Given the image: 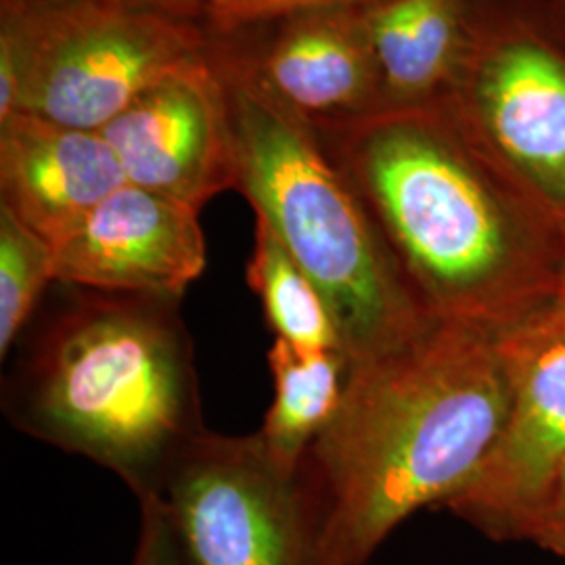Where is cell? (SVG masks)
Returning a JSON list of instances; mask_svg holds the SVG:
<instances>
[{
    "label": "cell",
    "mask_w": 565,
    "mask_h": 565,
    "mask_svg": "<svg viewBox=\"0 0 565 565\" xmlns=\"http://www.w3.org/2000/svg\"><path fill=\"white\" fill-rule=\"evenodd\" d=\"M369 2L373 0H205L202 25L205 34H228L291 11L323 7L359 9Z\"/></svg>",
    "instance_id": "e0dca14e"
},
{
    "label": "cell",
    "mask_w": 565,
    "mask_h": 565,
    "mask_svg": "<svg viewBox=\"0 0 565 565\" xmlns=\"http://www.w3.org/2000/svg\"><path fill=\"white\" fill-rule=\"evenodd\" d=\"M553 4L559 9V13L565 18V0H553Z\"/></svg>",
    "instance_id": "44dd1931"
},
{
    "label": "cell",
    "mask_w": 565,
    "mask_h": 565,
    "mask_svg": "<svg viewBox=\"0 0 565 565\" xmlns=\"http://www.w3.org/2000/svg\"><path fill=\"white\" fill-rule=\"evenodd\" d=\"M434 319L503 331L562 289L565 233L440 105L317 130Z\"/></svg>",
    "instance_id": "6da1fadb"
},
{
    "label": "cell",
    "mask_w": 565,
    "mask_h": 565,
    "mask_svg": "<svg viewBox=\"0 0 565 565\" xmlns=\"http://www.w3.org/2000/svg\"><path fill=\"white\" fill-rule=\"evenodd\" d=\"M245 279L260 298L264 319L275 338L300 350H342L338 327L321 291L260 221H256Z\"/></svg>",
    "instance_id": "9a60e30c"
},
{
    "label": "cell",
    "mask_w": 565,
    "mask_h": 565,
    "mask_svg": "<svg viewBox=\"0 0 565 565\" xmlns=\"http://www.w3.org/2000/svg\"><path fill=\"white\" fill-rule=\"evenodd\" d=\"M114 2L130 7V9H137L142 13L202 25L203 2L205 0H114Z\"/></svg>",
    "instance_id": "ffe728a7"
},
{
    "label": "cell",
    "mask_w": 565,
    "mask_h": 565,
    "mask_svg": "<svg viewBox=\"0 0 565 565\" xmlns=\"http://www.w3.org/2000/svg\"><path fill=\"white\" fill-rule=\"evenodd\" d=\"M438 105L565 233V18L553 0H476Z\"/></svg>",
    "instance_id": "8992f818"
},
{
    "label": "cell",
    "mask_w": 565,
    "mask_h": 565,
    "mask_svg": "<svg viewBox=\"0 0 565 565\" xmlns=\"http://www.w3.org/2000/svg\"><path fill=\"white\" fill-rule=\"evenodd\" d=\"M141 532L130 565H182L170 525L153 499H141Z\"/></svg>",
    "instance_id": "d6986e66"
},
{
    "label": "cell",
    "mask_w": 565,
    "mask_h": 565,
    "mask_svg": "<svg viewBox=\"0 0 565 565\" xmlns=\"http://www.w3.org/2000/svg\"><path fill=\"white\" fill-rule=\"evenodd\" d=\"M210 36L226 42L315 130L345 126L384 109L382 78L361 9H302Z\"/></svg>",
    "instance_id": "30bf717a"
},
{
    "label": "cell",
    "mask_w": 565,
    "mask_h": 565,
    "mask_svg": "<svg viewBox=\"0 0 565 565\" xmlns=\"http://www.w3.org/2000/svg\"><path fill=\"white\" fill-rule=\"evenodd\" d=\"M268 366L275 398L258 436L277 463L298 471L306 450L342 404L350 361L342 350H300L275 338Z\"/></svg>",
    "instance_id": "5bb4252c"
},
{
    "label": "cell",
    "mask_w": 565,
    "mask_h": 565,
    "mask_svg": "<svg viewBox=\"0 0 565 565\" xmlns=\"http://www.w3.org/2000/svg\"><path fill=\"white\" fill-rule=\"evenodd\" d=\"M559 294H564V296H565V258H564V273H562V289H559Z\"/></svg>",
    "instance_id": "7402d4cb"
},
{
    "label": "cell",
    "mask_w": 565,
    "mask_h": 565,
    "mask_svg": "<svg viewBox=\"0 0 565 565\" xmlns=\"http://www.w3.org/2000/svg\"><path fill=\"white\" fill-rule=\"evenodd\" d=\"M518 543H530L565 562V459L520 527Z\"/></svg>",
    "instance_id": "ac0fdd59"
},
{
    "label": "cell",
    "mask_w": 565,
    "mask_h": 565,
    "mask_svg": "<svg viewBox=\"0 0 565 565\" xmlns=\"http://www.w3.org/2000/svg\"><path fill=\"white\" fill-rule=\"evenodd\" d=\"M55 281L53 247L0 207V352L2 359L32 323Z\"/></svg>",
    "instance_id": "2e32d148"
},
{
    "label": "cell",
    "mask_w": 565,
    "mask_h": 565,
    "mask_svg": "<svg viewBox=\"0 0 565 565\" xmlns=\"http://www.w3.org/2000/svg\"><path fill=\"white\" fill-rule=\"evenodd\" d=\"M205 44L202 25L114 0H0V120L103 130Z\"/></svg>",
    "instance_id": "5b68a950"
},
{
    "label": "cell",
    "mask_w": 565,
    "mask_h": 565,
    "mask_svg": "<svg viewBox=\"0 0 565 565\" xmlns=\"http://www.w3.org/2000/svg\"><path fill=\"white\" fill-rule=\"evenodd\" d=\"M55 281L181 300L205 268L200 210L126 182L53 247Z\"/></svg>",
    "instance_id": "8fae6325"
},
{
    "label": "cell",
    "mask_w": 565,
    "mask_h": 565,
    "mask_svg": "<svg viewBox=\"0 0 565 565\" xmlns=\"http://www.w3.org/2000/svg\"><path fill=\"white\" fill-rule=\"evenodd\" d=\"M60 287L20 338L7 419L118 473L141 501L205 431L181 300Z\"/></svg>",
    "instance_id": "3957f363"
},
{
    "label": "cell",
    "mask_w": 565,
    "mask_h": 565,
    "mask_svg": "<svg viewBox=\"0 0 565 565\" xmlns=\"http://www.w3.org/2000/svg\"><path fill=\"white\" fill-rule=\"evenodd\" d=\"M145 499L162 509L182 565H323L317 507L258 434L205 429Z\"/></svg>",
    "instance_id": "52a82bcc"
},
{
    "label": "cell",
    "mask_w": 565,
    "mask_h": 565,
    "mask_svg": "<svg viewBox=\"0 0 565 565\" xmlns=\"http://www.w3.org/2000/svg\"><path fill=\"white\" fill-rule=\"evenodd\" d=\"M509 406L497 331L431 319L401 348L350 364L342 404L300 463L323 565H366L425 507L484 463Z\"/></svg>",
    "instance_id": "7a4b0ae2"
},
{
    "label": "cell",
    "mask_w": 565,
    "mask_h": 565,
    "mask_svg": "<svg viewBox=\"0 0 565 565\" xmlns=\"http://www.w3.org/2000/svg\"><path fill=\"white\" fill-rule=\"evenodd\" d=\"M126 182L99 130L25 111L0 120V207L51 247Z\"/></svg>",
    "instance_id": "7c38bea8"
},
{
    "label": "cell",
    "mask_w": 565,
    "mask_h": 565,
    "mask_svg": "<svg viewBox=\"0 0 565 565\" xmlns=\"http://www.w3.org/2000/svg\"><path fill=\"white\" fill-rule=\"evenodd\" d=\"M99 132L126 181L195 210L237 184L223 86L205 51L145 88Z\"/></svg>",
    "instance_id": "9c48e42d"
},
{
    "label": "cell",
    "mask_w": 565,
    "mask_h": 565,
    "mask_svg": "<svg viewBox=\"0 0 565 565\" xmlns=\"http://www.w3.org/2000/svg\"><path fill=\"white\" fill-rule=\"evenodd\" d=\"M473 4L476 0H373L359 7L382 78L384 109L440 103Z\"/></svg>",
    "instance_id": "4fadbf2b"
},
{
    "label": "cell",
    "mask_w": 565,
    "mask_h": 565,
    "mask_svg": "<svg viewBox=\"0 0 565 565\" xmlns=\"http://www.w3.org/2000/svg\"><path fill=\"white\" fill-rule=\"evenodd\" d=\"M205 53L231 120L235 191L321 291L350 364L413 340L434 317L317 130L282 105L226 42L207 34Z\"/></svg>",
    "instance_id": "277c9868"
},
{
    "label": "cell",
    "mask_w": 565,
    "mask_h": 565,
    "mask_svg": "<svg viewBox=\"0 0 565 565\" xmlns=\"http://www.w3.org/2000/svg\"><path fill=\"white\" fill-rule=\"evenodd\" d=\"M509 406L484 463L445 509L494 543L520 527L565 459V296L497 333Z\"/></svg>",
    "instance_id": "ba28073f"
}]
</instances>
